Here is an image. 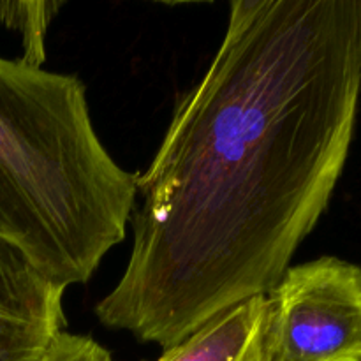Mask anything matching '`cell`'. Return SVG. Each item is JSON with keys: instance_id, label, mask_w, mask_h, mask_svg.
Returning a JSON list of instances; mask_svg holds the SVG:
<instances>
[{"instance_id": "52a82bcc", "label": "cell", "mask_w": 361, "mask_h": 361, "mask_svg": "<svg viewBox=\"0 0 361 361\" xmlns=\"http://www.w3.org/2000/svg\"><path fill=\"white\" fill-rule=\"evenodd\" d=\"M44 361H113L111 353L88 335H59Z\"/></svg>"}, {"instance_id": "5b68a950", "label": "cell", "mask_w": 361, "mask_h": 361, "mask_svg": "<svg viewBox=\"0 0 361 361\" xmlns=\"http://www.w3.org/2000/svg\"><path fill=\"white\" fill-rule=\"evenodd\" d=\"M264 307L263 295L219 314L182 342L164 349L157 361H267Z\"/></svg>"}, {"instance_id": "277c9868", "label": "cell", "mask_w": 361, "mask_h": 361, "mask_svg": "<svg viewBox=\"0 0 361 361\" xmlns=\"http://www.w3.org/2000/svg\"><path fill=\"white\" fill-rule=\"evenodd\" d=\"M63 293L0 238V361H44L63 334Z\"/></svg>"}, {"instance_id": "7a4b0ae2", "label": "cell", "mask_w": 361, "mask_h": 361, "mask_svg": "<svg viewBox=\"0 0 361 361\" xmlns=\"http://www.w3.org/2000/svg\"><path fill=\"white\" fill-rule=\"evenodd\" d=\"M134 204L80 78L0 56V238L67 289L126 238Z\"/></svg>"}, {"instance_id": "8992f818", "label": "cell", "mask_w": 361, "mask_h": 361, "mask_svg": "<svg viewBox=\"0 0 361 361\" xmlns=\"http://www.w3.org/2000/svg\"><path fill=\"white\" fill-rule=\"evenodd\" d=\"M63 6L60 0L37 2H0V23L13 28L23 41V62L41 67L44 62V39L56 11Z\"/></svg>"}, {"instance_id": "6da1fadb", "label": "cell", "mask_w": 361, "mask_h": 361, "mask_svg": "<svg viewBox=\"0 0 361 361\" xmlns=\"http://www.w3.org/2000/svg\"><path fill=\"white\" fill-rule=\"evenodd\" d=\"M360 92L361 0H233L136 175L130 256L99 323L168 349L274 289L344 171Z\"/></svg>"}, {"instance_id": "3957f363", "label": "cell", "mask_w": 361, "mask_h": 361, "mask_svg": "<svg viewBox=\"0 0 361 361\" xmlns=\"http://www.w3.org/2000/svg\"><path fill=\"white\" fill-rule=\"evenodd\" d=\"M267 361H361V268L335 256L289 267L264 295Z\"/></svg>"}]
</instances>
